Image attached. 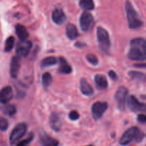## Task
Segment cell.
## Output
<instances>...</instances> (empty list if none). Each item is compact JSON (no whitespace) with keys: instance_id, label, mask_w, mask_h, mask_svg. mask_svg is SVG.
Masks as SVG:
<instances>
[{"instance_id":"obj_7","label":"cell","mask_w":146,"mask_h":146,"mask_svg":"<svg viewBox=\"0 0 146 146\" xmlns=\"http://www.w3.org/2000/svg\"><path fill=\"white\" fill-rule=\"evenodd\" d=\"M94 19L92 14L88 11H84L79 19V25L81 29L84 32H88L94 25Z\"/></svg>"},{"instance_id":"obj_28","label":"cell","mask_w":146,"mask_h":146,"mask_svg":"<svg viewBox=\"0 0 146 146\" xmlns=\"http://www.w3.org/2000/svg\"><path fill=\"white\" fill-rule=\"evenodd\" d=\"M86 59L89 64L93 66H97L98 64V59L96 55L93 54H89L86 55Z\"/></svg>"},{"instance_id":"obj_31","label":"cell","mask_w":146,"mask_h":146,"mask_svg":"<svg viewBox=\"0 0 146 146\" xmlns=\"http://www.w3.org/2000/svg\"><path fill=\"white\" fill-rule=\"evenodd\" d=\"M137 119H138V122L141 123H145L146 116L144 115V114H139V115H138V118H137Z\"/></svg>"},{"instance_id":"obj_19","label":"cell","mask_w":146,"mask_h":146,"mask_svg":"<svg viewBox=\"0 0 146 146\" xmlns=\"http://www.w3.org/2000/svg\"><path fill=\"white\" fill-rule=\"evenodd\" d=\"M66 34L70 40L76 39L78 36L76 27L73 24H68L66 28Z\"/></svg>"},{"instance_id":"obj_23","label":"cell","mask_w":146,"mask_h":146,"mask_svg":"<svg viewBox=\"0 0 146 146\" xmlns=\"http://www.w3.org/2000/svg\"><path fill=\"white\" fill-rule=\"evenodd\" d=\"M58 63V60L54 56H48L44 58L41 62V68H46V67L52 66L56 65Z\"/></svg>"},{"instance_id":"obj_33","label":"cell","mask_w":146,"mask_h":146,"mask_svg":"<svg viewBox=\"0 0 146 146\" xmlns=\"http://www.w3.org/2000/svg\"><path fill=\"white\" fill-rule=\"evenodd\" d=\"M75 46L76 47H78V48H81V47L84 46V44H83V43H81V42H77L75 44Z\"/></svg>"},{"instance_id":"obj_22","label":"cell","mask_w":146,"mask_h":146,"mask_svg":"<svg viewBox=\"0 0 146 146\" xmlns=\"http://www.w3.org/2000/svg\"><path fill=\"white\" fill-rule=\"evenodd\" d=\"M0 110H1V111L4 114V115L9 117H12L13 115H15L16 113H17V108H16L15 106L13 105L4 106L1 107Z\"/></svg>"},{"instance_id":"obj_16","label":"cell","mask_w":146,"mask_h":146,"mask_svg":"<svg viewBox=\"0 0 146 146\" xmlns=\"http://www.w3.org/2000/svg\"><path fill=\"white\" fill-rule=\"evenodd\" d=\"M94 82L98 89L106 90L108 88V80H107L106 77L102 74H96L94 77Z\"/></svg>"},{"instance_id":"obj_18","label":"cell","mask_w":146,"mask_h":146,"mask_svg":"<svg viewBox=\"0 0 146 146\" xmlns=\"http://www.w3.org/2000/svg\"><path fill=\"white\" fill-rule=\"evenodd\" d=\"M40 144L41 146H58L59 143L57 140L48 136L46 134L44 133L40 137Z\"/></svg>"},{"instance_id":"obj_35","label":"cell","mask_w":146,"mask_h":146,"mask_svg":"<svg viewBox=\"0 0 146 146\" xmlns=\"http://www.w3.org/2000/svg\"><path fill=\"white\" fill-rule=\"evenodd\" d=\"M86 146H94V145H86Z\"/></svg>"},{"instance_id":"obj_34","label":"cell","mask_w":146,"mask_h":146,"mask_svg":"<svg viewBox=\"0 0 146 146\" xmlns=\"http://www.w3.org/2000/svg\"><path fill=\"white\" fill-rule=\"evenodd\" d=\"M134 66L138 67V68H141V67H142V68H145V64H135V65H134Z\"/></svg>"},{"instance_id":"obj_3","label":"cell","mask_w":146,"mask_h":146,"mask_svg":"<svg viewBox=\"0 0 146 146\" xmlns=\"http://www.w3.org/2000/svg\"><path fill=\"white\" fill-rule=\"evenodd\" d=\"M125 9L129 28L131 29H136L143 27V22L139 19L138 13L135 11L131 1L127 0L125 4Z\"/></svg>"},{"instance_id":"obj_14","label":"cell","mask_w":146,"mask_h":146,"mask_svg":"<svg viewBox=\"0 0 146 146\" xmlns=\"http://www.w3.org/2000/svg\"><path fill=\"white\" fill-rule=\"evenodd\" d=\"M49 125L51 129L56 132H58L61 128V121L59 115L56 113H53L49 117Z\"/></svg>"},{"instance_id":"obj_4","label":"cell","mask_w":146,"mask_h":146,"mask_svg":"<svg viewBox=\"0 0 146 146\" xmlns=\"http://www.w3.org/2000/svg\"><path fill=\"white\" fill-rule=\"evenodd\" d=\"M96 36L99 48L104 52L108 53L110 51L111 45L108 32L103 27H98L97 28Z\"/></svg>"},{"instance_id":"obj_10","label":"cell","mask_w":146,"mask_h":146,"mask_svg":"<svg viewBox=\"0 0 146 146\" xmlns=\"http://www.w3.org/2000/svg\"><path fill=\"white\" fill-rule=\"evenodd\" d=\"M32 47V43L30 41H21L18 43L16 48V54L17 56L26 57L29 55Z\"/></svg>"},{"instance_id":"obj_21","label":"cell","mask_w":146,"mask_h":146,"mask_svg":"<svg viewBox=\"0 0 146 146\" xmlns=\"http://www.w3.org/2000/svg\"><path fill=\"white\" fill-rule=\"evenodd\" d=\"M79 7L84 11H91L95 8L94 0H79Z\"/></svg>"},{"instance_id":"obj_12","label":"cell","mask_w":146,"mask_h":146,"mask_svg":"<svg viewBox=\"0 0 146 146\" xmlns=\"http://www.w3.org/2000/svg\"><path fill=\"white\" fill-rule=\"evenodd\" d=\"M51 19L54 24L56 25H61L64 24L66 20V16L61 9L56 8L53 11L51 14Z\"/></svg>"},{"instance_id":"obj_1","label":"cell","mask_w":146,"mask_h":146,"mask_svg":"<svg viewBox=\"0 0 146 146\" xmlns=\"http://www.w3.org/2000/svg\"><path fill=\"white\" fill-rule=\"evenodd\" d=\"M128 57L134 61L142 62L145 61L146 41L143 38H133L131 41V48Z\"/></svg>"},{"instance_id":"obj_9","label":"cell","mask_w":146,"mask_h":146,"mask_svg":"<svg viewBox=\"0 0 146 146\" xmlns=\"http://www.w3.org/2000/svg\"><path fill=\"white\" fill-rule=\"evenodd\" d=\"M127 104L131 111L135 113L145 112L146 110L145 104L140 102L135 96H130L127 99Z\"/></svg>"},{"instance_id":"obj_11","label":"cell","mask_w":146,"mask_h":146,"mask_svg":"<svg viewBox=\"0 0 146 146\" xmlns=\"http://www.w3.org/2000/svg\"><path fill=\"white\" fill-rule=\"evenodd\" d=\"M14 97L12 88L9 86L4 87L0 91V104H7Z\"/></svg>"},{"instance_id":"obj_20","label":"cell","mask_w":146,"mask_h":146,"mask_svg":"<svg viewBox=\"0 0 146 146\" xmlns=\"http://www.w3.org/2000/svg\"><path fill=\"white\" fill-rule=\"evenodd\" d=\"M16 33L21 41H26L29 36L27 28L21 24H17L16 26Z\"/></svg>"},{"instance_id":"obj_17","label":"cell","mask_w":146,"mask_h":146,"mask_svg":"<svg viewBox=\"0 0 146 146\" xmlns=\"http://www.w3.org/2000/svg\"><path fill=\"white\" fill-rule=\"evenodd\" d=\"M59 67H58V72L62 74H70L72 72V67L70 66L68 61L64 58H59Z\"/></svg>"},{"instance_id":"obj_29","label":"cell","mask_w":146,"mask_h":146,"mask_svg":"<svg viewBox=\"0 0 146 146\" xmlns=\"http://www.w3.org/2000/svg\"><path fill=\"white\" fill-rule=\"evenodd\" d=\"M9 128V122L6 118H0V131H6Z\"/></svg>"},{"instance_id":"obj_26","label":"cell","mask_w":146,"mask_h":146,"mask_svg":"<svg viewBox=\"0 0 146 146\" xmlns=\"http://www.w3.org/2000/svg\"><path fill=\"white\" fill-rule=\"evenodd\" d=\"M14 42H15V39H14V36H11L8 37L5 41L4 51L5 52H10L12 50V48H14Z\"/></svg>"},{"instance_id":"obj_5","label":"cell","mask_w":146,"mask_h":146,"mask_svg":"<svg viewBox=\"0 0 146 146\" xmlns=\"http://www.w3.org/2000/svg\"><path fill=\"white\" fill-rule=\"evenodd\" d=\"M27 131V125L24 123L17 124V126L12 130L9 135V143L11 145H14L19 140L21 139L26 134Z\"/></svg>"},{"instance_id":"obj_27","label":"cell","mask_w":146,"mask_h":146,"mask_svg":"<svg viewBox=\"0 0 146 146\" xmlns=\"http://www.w3.org/2000/svg\"><path fill=\"white\" fill-rule=\"evenodd\" d=\"M34 133H31L29 134V135L28 136V138H26V139L24 140H22V141H21L20 142H19L16 146H27L33 141V140H34Z\"/></svg>"},{"instance_id":"obj_15","label":"cell","mask_w":146,"mask_h":146,"mask_svg":"<svg viewBox=\"0 0 146 146\" xmlns=\"http://www.w3.org/2000/svg\"><path fill=\"white\" fill-rule=\"evenodd\" d=\"M80 90L81 94L86 96H91L94 93V88L86 80V78H81L80 81Z\"/></svg>"},{"instance_id":"obj_13","label":"cell","mask_w":146,"mask_h":146,"mask_svg":"<svg viewBox=\"0 0 146 146\" xmlns=\"http://www.w3.org/2000/svg\"><path fill=\"white\" fill-rule=\"evenodd\" d=\"M21 62H20V57L14 56L11 58V64H10V75L13 78H16L19 73Z\"/></svg>"},{"instance_id":"obj_6","label":"cell","mask_w":146,"mask_h":146,"mask_svg":"<svg viewBox=\"0 0 146 146\" xmlns=\"http://www.w3.org/2000/svg\"><path fill=\"white\" fill-rule=\"evenodd\" d=\"M128 94V89L124 86L119 87L115 92L114 98H115L118 108L121 111H123L125 109Z\"/></svg>"},{"instance_id":"obj_32","label":"cell","mask_w":146,"mask_h":146,"mask_svg":"<svg viewBox=\"0 0 146 146\" xmlns=\"http://www.w3.org/2000/svg\"><path fill=\"white\" fill-rule=\"evenodd\" d=\"M108 76H109L110 78H111L113 81H117L118 80V76H117L116 73L114 71H110L108 72Z\"/></svg>"},{"instance_id":"obj_25","label":"cell","mask_w":146,"mask_h":146,"mask_svg":"<svg viewBox=\"0 0 146 146\" xmlns=\"http://www.w3.org/2000/svg\"><path fill=\"white\" fill-rule=\"evenodd\" d=\"M128 76L131 77L132 79L135 80V81H143L145 80V75L143 73L139 72V71H131L128 72Z\"/></svg>"},{"instance_id":"obj_30","label":"cell","mask_w":146,"mask_h":146,"mask_svg":"<svg viewBox=\"0 0 146 146\" xmlns=\"http://www.w3.org/2000/svg\"><path fill=\"white\" fill-rule=\"evenodd\" d=\"M80 115L76 111H71L68 114V118L71 121H77L79 118Z\"/></svg>"},{"instance_id":"obj_24","label":"cell","mask_w":146,"mask_h":146,"mask_svg":"<svg viewBox=\"0 0 146 146\" xmlns=\"http://www.w3.org/2000/svg\"><path fill=\"white\" fill-rule=\"evenodd\" d=\"M52 82V76L50 73L46 72L41 76V84L44 88H46L51 85Z\"/></svg>"},{"instance_id":"obj_8","label":"cell","mask_w":146,"mask_h":146,"mask_svg":"<svg viewBox=\"0 0 146 146\" xmlns=\"http://www.w3.org/2000/svg\"><path fill=\"white\" fill-rule=\"evenodd\" d=\"M108 105L107 102L98 101V102L94 103L91 107V113H92L93 118L96 121L101 119L108 109Z\"/></svg>"},{"instance_id":"obj_2","label":"cell","mask_w":146,"mask_h":146,"mask_svg":"<svg viewBox=\"0 0 146 146\" xmlns=\"http://www.w3.org/2000/svg\"><path fill=\"white\" fill-rule=\"evenodd\" d=\"M145 138V133L138 127H131L128 128L121 136L120 139V145H127L135 141L137 143H141Z\"/></svg>"}]
</instances>
